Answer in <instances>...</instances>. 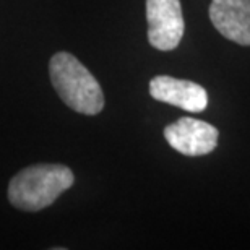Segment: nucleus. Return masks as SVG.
I'll list each match as a JSON object with an SVG mask.
<instances>
[{
  "label": "nucleus",
  "instance_id": "nucleus-1",
  "mask_svg": "<svg viewBox=\"0 0 250 250\" xmlns=\"http://www.w3.org/2000/svg\"><path fill=\"white\" fill-rule=\"evenodd\" d=\"M51 82L70 109L84 116H96L104 107V94L98 80L68 52H57L49 62Z\"/></svg>",
  "mask_w": 250,
  "mask_h": 250
},
{
  "label": "nucleus",
  "instance_id": "nucleus-2",
  "mask_svg": "<svg viewBox=\"0 0 250 250\" xmlns=\"http://www.w3.org/2000/svg\"><path fill=\"white\" fill-rule=\"evenodd\" d=\"M73 172L62 164H38L20 171L8 186V200L23 211H39L73 186Z\"/></svg>",
  "mask_w": 250,
  "mask_h": 250
},
{
  "label": "nucleus",
  "instance_id": "nucleus-3",
  "mask_svg": "<svg viewBox=\"0 0 250 250\" xmlns=\"http://www.w3.org/2000/svg\"><path fill=\"white\" fill-rule=\"evenodd\" d=\"M148 41L158 51H172L182 41L186 23L181 0H146Z\"/></svg>",
  "mask_w": 250,
  "mask_h": 250
},
{
  "label": "nucleus",
  "instance_id": "nucleus-4",
  "mask_svg": "<svg viewBox=\"0 0 250 250\" xmlns=\"http://www.w3.org/2000/svg\"><path fill=\"white\" fill-rule=\"evenodd\" d=\"M166 142L186 156H203L218 146L219 132L211 124L193 117H182L164 128Z\"/></svg>",
  "mask_w": 250,
  "mask_h": 250
},
{
  "label": "nucleus",
  "instance_id": "nucleus-5",
  "mask_svg": "<svg viewBox=\"0 0 250 250\" xmlns=\"http://www.w3.org/2000/svg\"><path fill=\"white\" fill-rule=\"evenodd\" d=\"M149 94L156 101L172 104L187 112H202L208 106V93L198 83L159 75L149 82Z\"/></svg>",
  "mask_w": 250,
  "mask_h": 250
},
{
  "label": "nucleus",
  "instance_id": "nucleus-6",
  "mask_svg": "<svg viewBox=\"0 0 250 250\" xmlns=\"http://www.w3.org/2000/svg\"><path fill=\"white\" fill-rule=\"evenodd\" d=\"M208 13L221 36L250 46V0H211Z\"/></svg>",
  "mask_w": 250,
  "mask_h": 250
}]
</instances>
